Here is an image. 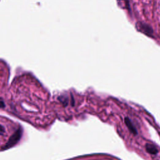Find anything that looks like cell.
Returning a JSON list of instances; mask_svg holds the SVG:
<instances>
[{
	"label": "cell",
	"mask_w": 160,
	"mask_h": 160,
	"mask_svg": "<svg viewBox=\"0 0 160 160\" xmlns=\"http://www.w3.org/2000/svg\"><path fill=\"white\" fill-rule=\"evenodd\" d=\"M136 28L138 31H141V33L147 35L149 36H152L153 34V31L152 28L148 25L139 22L136 24Z\"/></svg>",
	"instance_id": "obj_1"
},
{
	"label": "cell",
	"mask_w": 160,
	"mask_h": 160,
	"mask_svg": "<svg viewBox=\"0 0 160 160\" xmlns=\"http://www.w3.org/2000/svg\"><path fill=\"white\" fill-rule=\"evenodd\" d=\"M124 122H125V124H126V126L128 127V130L130 131V132H131L134 135H137L138 131H137V130L136 129L135 126L133 124L132 121H131V120L129 118L126 117L124 119Z\"/></svg>",
	"instance_id": "obj_2"
},
{
	"label": "cell",
	"mask_w": 160,
	"mask_h": 160,
	"mask_svg": "<svg viewBox=\"0 0 160 160\" xmlns=\"http://www.w3.org/2000/svg\"><path fill=\"white\" fill-rule=\"evenodd\" d=\"M146 151L151 154H156L158 153V150L156 148V147L152 145V144H147L146 145Z\"/></svg>",
	"instance_id": "obj_3"
}]
</instances>
